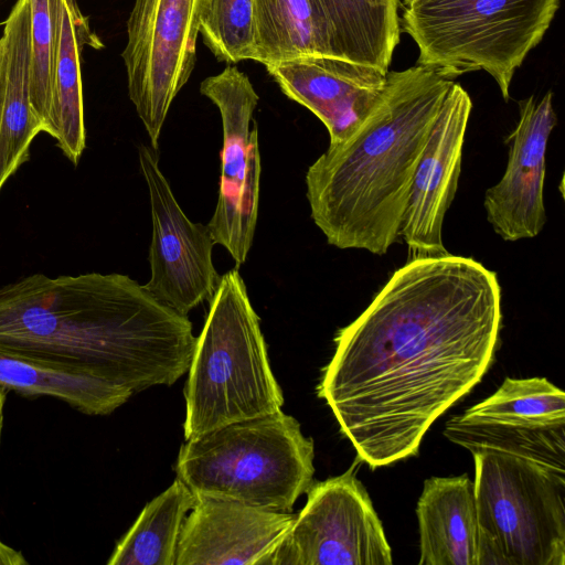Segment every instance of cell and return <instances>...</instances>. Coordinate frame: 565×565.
I'll return each mask as SVG.
<instances>
[{"mask_svg": "<svg viewBox=\"0 0 565 565\" xmlns=\"http://www.w3.org/2000/svg\"><path fill=\"white\" fill-rule=\"evenodd\" d=\"M501 322L494 271L450 254L408 259L337 332L318 396L360 460L375 469L406 459L487 373Z\"/></svg>", "mask_w": 565, "mask_h": 565, "instance_id": "cell-1", "label": "cell"}, {"mask_svg": "<svg viewBox=\"0 0 565 565\" xmlns=\"http://www.w3.org/2000/svg\"><path fill=\"white\" fill-rule=\"evenodd\" d=\"M196 338L186 316L121 274H34L0 288V353L130 390L172 385Z\"/></svg>", "mask_w": 565, "mask_h": 565, "instance_id": "cell-2", "label": "cell"}, {"mask_svg": "<svg viewBox=\"0 0 565 565\" xmlns=\"http://www.w3.org/2000/svg\"><path fill=\"white\" fill-rule=\"evenodd\" d=\"M454 83L422 64L387 72L361 127L308 168L311 218L330 245L384 255L396 242L415 170Z\"/></svg>", "mask_w": 565, "mask_h": 565, "instance_id": "cell-3", "label": "cell"}, {"mask_svg": "<svg viewBox=\"0 0 565 565\" xmlns=\"http://www.w3.org/2000/svg\"><path fill=\"white\" fill-rule=\"evenodd\" d=\"M189 366L184 438L281 409L284 396L238 268L221 276Z\"/></svg>", "mask_w": 565, "mask_h": 565, "instance_id": "cell-4", "label": "cell"}, {"mask_svg": "<svg viewBox=\"0 0 565 565\" xmlns=\"http://www.w3.org/2000/svg\"><path fill=\"white\" fill-rule=\"evenodd\" d=\"M313 440L280 411L186 440L175 471L195 495L290 512L313 482Z\"/></svg>", "mask_w": 565, "mask_h": 565, "instance_id": "cell-5", "label": "cell"}, {"mask_svg": "<svg viewBox=\"0 0 565 565\" xmlns=\"http://www.w3.org/2000/svg\"><path fill=\"white\" fill-rule=\"evenodd\" d=\"M559 0H411L401 26L417 64L454 79L487 72L508 100L515 71L542 41Z\"/></svg>", "mask_w": 565, "mask_h": 565, "instance_id": "cell-6", "label": "cell"}, {"mask_svg": "<svg viewBox=\"0 0 565 565\" xmlns=\"http://www.w3.org/2000/svg\"><path fill=\"white\" fill-rule=\"evenodd\" d=\"M472 456L477 565H565V472L491 449Z\"/></svg>", "mask_w": 565, "mask_h": 565, "instance_id": "cell-7", "label": "cell"}, {"mask_svg": "<svg viewBox=\"0 0 565 565\" xmlns=\"http://www.w3.org/2000/svg\"><path fill=\"white\" fill-rule=\"evenodd\" d=\"M205 0H135L121 53L128 95L151 147L170 107L190 79Z\"/></svg>", "mask_w": 565, "mask_h": 565, "instance_id": "cell-8", "label": "cell"}, {"mask_svg": "<svg viewBox=\"0 0 565 565\" xmlns=\"http://www.w3.org/2000/svg\"><path fill=\"white\" fill-rule=\"evenodd\" d=\"M307 503L267 565H391L390 544L369 493L350 469L312 482Z\"/></svg>", "mask_w": 565, "mask_h": 565, "instance_id": "cell-9", "label": "cell"}, {"mask_svg": "<svg viewBox=\"0 0 565 565\" xmlns=\"http://www.w3.org/2000/svg\"><path fill=\"white\" fill-rule=\"evenodd\" d=\"M200 92L217 107L223 129L220 191L207 227L238 268L250 250L258 217L262 164L253 115L259 96L234 65L206 77Z\"/></svg>", "mask_w": 565, "mask_h": 565, "instance_id": "cell-10", "label": "cell"}, {"mask_svg": "<svg viewBox=\"0 0 565 565\" xmlns=\"http://www.w3.org/2000/svg\"><path fill=\"white\" fill-rule=\"evenodd\" d=\"M444 435L471 454L491 449L565 472V394L544 377H507L494 394L450 418Z\"/></svg>", "mask_w": 565, "mask_h": 565, "instance_id": "cell-11", "label": "cell"}, {"mask_svg": "<svg viewBox=\"0 0 565 565\" xmlns=\"http://www.w3.org/2000/svg\"><path fill=\"white\" fill-rule=\"evenodd\" d=\"M139 164L150 199L151 276L143 285L159 301L182 316L211 300L221 275L212 260L214 238L206 225L193 223L177 202L152 147L140 146Z\"/></svg>", "mask_w": 565, "mask_h": 565, "instance_id": "cell-12", "label": "cell"}, {"mask_svg": "<svg viewBox=\"0 0 565 565\" xmlns=\"http://www.w3.org/2000/svg\"><path fill=\"white\" fill-rule=\"evenodd\" d=\"M471 109L469 94L454 83L433 125L408 194L399 232L408 259L449 254L443 225L458 188Z\"/></svg>", "mask_w": 565, "mask_h": 565, "instance_id": "cell-13", "label": "cell"}, {"mask_svg": "<svg viewBox=\"0 0 565 565\" xmlns=\"http://www.w3.org/2000/svg\"><path fill=\"white\" fill-rule=\"evenodd\" d=\"M553 94L519 102V120L508 137L509 157L500 181L484 193L494 232L507 242L537 236L547 217L544 205L546 150L556 126Z\"/></svg>", "mask_w": 565, "mask_h": 565, "instance_id": "cell-14", "label": "cell"}, {"mask_svg": "<svg viewBox=\"0 0 565 565\" xmlns=\"http://www.w3.org/2000/svg\"><path fill=\"white\" fill-rule=\"evenodd\" d=\"M280 90L326 126L329 145L349 139L377 104L386 73L349 60L311 55L265 66Z\"/></svg>", "mask_w": 565, "mask_h": 565, "instance_id": "cell-15", "label": "cell"}, {"mask_svg": "<svg viewBox=\"0 0 565 565\" xmlns=\"http://www.w3.org/2000/svg\"><path fill=\"white\" fill-rule=\"evenodd\" d=\"M195 498L182 525L175 565H267L296 516L232 500Z\"/></svg>", "mask_w": 565, "mask_h": 565, "instance_id": "cell-16", "label": "cell"}, {"mask_svg": "<svg viewBox=\"0 0 565 565\" xmlns=\"http://www.w3.org/2000/svg\"><path fill=\"white\" fill-rule=\"evenodd\" d=\"M0 191L29 160L30 146L43 131L31 105V14L29 0L12 7L0 39Z\"/></svg>", "mask_w": 565, "mask_h": 565, "instance_id": "cell-17", "label": "cell"}, {"mask_svg": "<svg viewBox=\"0 0 565 565\" xmlns=\"http://www.w3.org/2000/svg\"><path fill=\"white\" fill-rule=\"evenodd\" d=\"M416 514L419 565H477L475 487L466 475L427 479Z\"/></svg>", "mask_w": 565, "mask_h": 565, "instance_id": "cell-18", "label": "cell"}, {"mask_svg": "<svg viewBox=\"0 0 565 565\" xmlns=\"http://www.w3.org/2000/svg\"><path fill=\"white\" fill-rule=\"evenodd\" d=\"M55 11L53 138L64 156L77 164L86 146L81 54L85 45L98 50L104 44L76 0H55Z\"/></svg>", "mask_w": 565, "mask_h": 565, "instance_id": "cell-19", "label": "cell"}, {"mask_svg": "<svg viewBox=\"0 0 565 565\" xmlns=\"http://www.w3.org/2000/svg\"><path fill=\"white\" fill-rule=\"evenodd\" d=\"M324 19L334 57L388 72L399 43V0H313Z\"/></svg>", "mask_w": 565, "mask_h": 565, "instance_id": "cell-20", "label": "cell"}, {"mask_svg": "<svg viewBox=\"0 0 565 565\" xmlns=\"http://www.w3.org/2000/svg\"><path fill=\"white\" fill-rule=\"evenodd\" d=\"M255 62L265 66L301 56H333L313 0H255Z\"/></svg>", "mask_w": 565, "mask_h": 565, "instance_id": "cell-21", "label": "cell"}, {"mask_svg": "<svg viewBox=\"0 0 565 565\" xmlns=\"http://www.w3.org/2000/svg\"><path fill=\"white\" fill-rule=\"evenodd\" d=\"M195 494L177 477L173 483L141 511L117 543L108 565H175L177 550L186 513Z\"/></svg>", "mask_w": 565, "mask_h": 565, "instance_id": "cell-22", "label": "cell"}, {"mask_svg": "<svg viewBox=\"0 0 565 565\" xmlns=\"http://www.w3.org/2000/svg\"><path fill=\"white\" fill-rule=\"evenodd\" d=\"M0 387L26 396H50L87 415H108L134 394L117 384L45 369L0 353Z\"/></svg>", "mask_w": 565, "mask_h": 565, "instance_id": "cell-23", "label": "cell"}, {"mask_svg": "<svg viewBox=\"0 0 565 565\" xmlns=\"http://www.w3.org/2000/svg\"><path fill=\"white\" fill-rule=\"evenodd\" d=\"M254 9L255 0H205L199 34L220 62L254 60Z\"/></svg>", "mask_w": 565, "mask_h": 565, "instance_id": "cell-24", "label": "cell"}, {"mask_svg": "<svg viewBox=\"0 0 565 565\" xmlns=\"http://www.w3.org/2000/svg\"><path fill=\"white\" fill-rule=\"evenodd\" d=\"M29 2L31 14V105L43 131L53 137L55 0H29Z\"/></svg>", "mask_w": 565, "mask_h": 565, "instance_id": "cell-25", "label": "cell"}, {"mask_svg": "<svg viewBox=\"0 0 565 565\" xmlns=\"http://www.w3.org/2000/svg\"><path fill=\"white\" fill-rule=\"evenodd\" d=\"M28 561L17 551L0 540V565H25Z\"/></svg>", "mask_w": 565, "mask_h": 565, "instance_id": "cell-26", "label": "cell"}, {"mask_svg": "<svg viewBox=\"0 0 565 565\" xmlns=\"http://www.w3.org/2000/svg\"><path fill=\"white\" fill-rule=\"evenodd\" d=\"M7 391L0 387V443L2 436V427H3V409L6 403Z\"/></svg>", "mask_w": 565, "mask_h": 565, "instance_id": "cell-27", "label": "cell"}, {"mask_svg": "<svg viewBox=\"0 0 565 565\" xmlns=\"http://www.w3.org/2000/svg\"><path fill=\"white\" fill-rule=\"evenodd\" d=\"M411 0H403L404 6L407 4Z\"/></svg>", "mask_w": 565, "mask_h": 565, "instance_id": "cell-28", "label": "cell"}, {"mask_svg": "<svg viewBox=\"0 0 565 565\" xmlns=\"http://www.w3.org/2000/svg\"><path fill=\"white\" fill-rule=\"evenodd\" d=\"M0 60H1V44H0Z\"/></svg>", "mask_w": 565, "mask_h": 565, "instance_id": "cell-29", "label": "cell"}]
</instances>
